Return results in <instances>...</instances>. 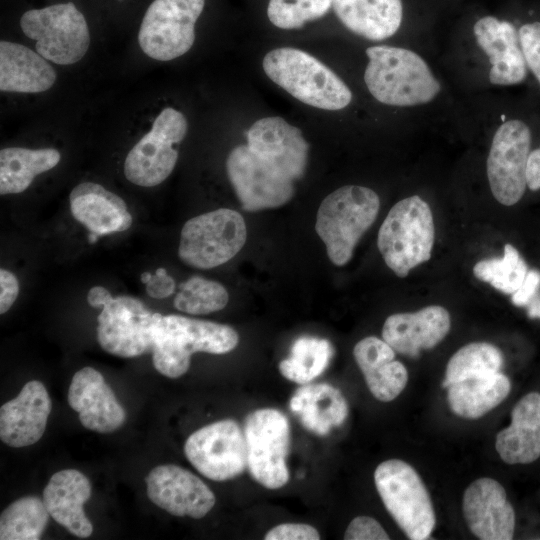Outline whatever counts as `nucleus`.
<instances>
[{
  "instance_id": "obj_1",
  "label": "nucleus",
  "mask_w": 540,
  "mask_h": 540,
  "mask_svg": "<svg viewBox=\"0 0 540 540\" xmlns=\"http://www.w3.org/2000/svg\"><path fill=\"white\" fill-rule=\"evenodd\" d=\"M369 62L365 84L379 102L391 106H415L431 102L440 84L417 53L387 45L367 48Z\"/></svg>"
},
{
  "instance_id": "obj_2",
  "label": "nucleus",
  "mask_w": 540,
  "mask_h": 540,
  "mask_svg": "<svg viewBox=\"0 0 540 540\" xmlns=\"http://www.w3.org/2000/svg\"><path fill=\"white\" fill-rule=\"evenodd\" d=\"M239 342L229 325L171 314L157 323L152 350L155 369L168 378H179L190 367L196 352L226 354Z\"/></svg>"
},
{
  "instance_id": "obj_3",
  "label": "nucleus",
  "mask_w": 540,
  "mask_h": 540,
  "mask_svg": "<svg viewBox=\"0 0 540 540\" xmlns=\"http://www.w3.org/2000/svg\"><path fill=\"white\" fill-rule=\"evenodd\" d=\"M266 75L297 100L315 108L340 110L352 99L348 86L309 53L281 47L269 51L262 62Z\"/></svg>"
},
{
  "instance_id": "obj_4",
  "label": "nucleus",
  "mask_w": 540,
  "mask_h": 540,
  "mask_svg": "<svg viewBox=\"0 0 540 540\" xmlns=\"http://www.w3.org/2000/svg\"><path fill=\"white\" fill-rule=\"evenodd\" d=\"M380 199L368 187L346 185L326 196L316 216L315 230L336 266L349 262L363 234L375 221Z\"/></svg>"
},
{
  "instance_id": "obj_5",
  "label": "nucleus",
  "mask_w": 540,
  "mask_h": 540,
  "mask_svg": "<svg viewBox=\"0 0 540 540\" xmlns=\"http://www.w3.org/2000/svg\"><path fill=\"white\" fill-rule=\"evenodd\" d=\"M435 238L431 209L417 195L397 202L378 231L377 246L386 265L398 276L428 261Z\"/></svg>"
},
{
  "instance_id": "obj_6",
  "label": "nucleus",
  "mask_w": 540,
  "mask_h": 540,
  "mask_svg": "<svg viewBox=\"0 0 540 540\" xmlns=\"http://www.w3.org/2000/svg\"><path fill=\"white\" fill-rule=\"evenodd\" d=\"M374 482L385 508L406 536L412 540L429 538L436 516L416 470L402 460H386L375 469Z\"/></svg>"
},
{
  "instance_id": "obj_7",
  "label": "nucleus",
  "mask_w": 540,
  "mask_h": 540,
  "mask_svg": "<svg viewBox=\"0 0 540 540\" xmlns=\"http://www.w3.org/2000/svg\"><path fill=\"white\" fill-rule=\"evenodd\" d=\"M246 223L240 213L220 208L189 219L182 227L178 256L183 263L210 269L231 260L246 242Z\"/></svg>"
},
{
  "instance_id": "obj_8",
  "label": "nucleus",
  "mask_w": 540,
  "mask_h": 540,
  "mask_svg": "<svg viewBox=\"0 0 540 540\" xmlns=\"http://www.w3.org/2000/svg\"><path fill=\"white\" fill-rule=\"evenodd\" d=\"M20 27L36 42V52L58 65L80 61L90 45L86 19L72 2L28 10L21 16Z\"/></svg>"
},
{
  "instance_id": "obj_9",
  "label": "nucleus",
  "mask_w": 540,
  "mask_h": 540,
  "mask_svg": "<svg viewBox=\"0 0 540 540\" xmlns=\"http://www.w3.org/2000/svg\"><path fill=\"white\" fill-rule=\"evenodd\" d=\"M247 468L252 478L267 489H279L290 478L287 456L290 425L287 417L274 408H261L245 419Z\"/></svg>"
},
{
  "instance_id": "obj_10",
  "label": "nucleus",
  "mask_w": 540,
  "mask_h": 540,
  "mask_svg": "<svg viewBox=\"0 0 540 540\" xmlns=\"http://www.w3.org/2000/svg\"><path fill=\"white\" fill-rule=\"evenodd\" d=\"M187 128L183 113L164 108L151 129L128 152L123 167L127 180L141 187H153L166 180L177 163L175 146L182 142Z\"/></svg>"
},
{
  "instance_id": "obj_11",
  "label": "nucleus",
  "mask_w": 540,
  "mask_h": 540,
  "mask_svg": "<svg viewBox=\"0 0 540 540\" xmlns=\"http://www.w3.org/2000/svg\"><path fill=\"white\" fill-rule=\"evenodd\" d=\"M205 0H154L142 19L138 42L142 51L158 61L188 52L195 41V23Z\"/></svg>"
},
{
  "instance_id": "obj_12",
  "label": "nucleus",
  "mask_w": 540,
  "mask_h": 540,
  "mask_svg": "<svg viewBox=\"0 0 540 540\" xmlns=\"http://www.w3.org/2000/svg\"><path fill=\"white\" fill-rule=\"evenodd\" d=\"M161 314L151 312L134 297L118 296L98 316L97 339L109 354L131 358L152 353Z\"/></svg>"
},
{
  "instance_id": "obj_13",
  "label": "nucleus",
  "mask_w": 540,
  "mask_h": 540,
  "mask_svg": "<svg viewBox=\"0 0 540 540\" xmlns=\"http://www.w3.org/2000/svg\"><path fill=\"white\" fill-rule=\"evenodd\" d=\"M188 461L203 476L214 481L233 479L247 468L244 431L233 419L210 423L186 440Z\"/></svg>"
},
{
  "instance_id": "obj_14",
  "label": "nucleus",
  "mask_w": 540,
  "mask_h": 540,
  "mask_svg": "<svg viewBox=\"0 0 540 540\" xmlns=\"http://www.w3.org/2000/svg\"><path fill=\"white\" fill-rule=\"evenodd\" d=\"M530 145V129L521 120L506 121L493 136L487 177L494 198L503 205L516 204L525 192Z\"/></svg>"
},
{
  "instance_id": "obj_15",
  "label": "nucleus",
  "mask_w": 540,
  "mask_h": 540,
  "mask_svg": "<svg viewBox=\"0 0 540 540\" xmlns=\"http://www.w3.org/2000/svg\"><path fill=\"white\" fill-rule=\"evenodd\" d=\"M226 170L246 211L277 208L294 195V181L256 155L247 144L232 149L226 160Z\"/></svg>"
},
{
  "instance_id": "obj_16",
  "label": "nucleus",
  "mask_w": 540,
  "mask_h": 540,
  "mask_svg": "<svg viewBox=\"0 0 540 540\" xmlns=\"http://www.w3.org/2000/svg\"><path fill=\"white\" fill-rule=\"evenodd\" d=\"M148 498L174 516L203 518L214 507L215 495L195 474L174 464L153 468L146 477Z\"/></svg>"
},
{
  "instance_id": "obj_17",
  "label": "nucleus",
  "mask_w": 540,
  "mask_h": 540,
  "mask_svg": "<svg viewBox=\"0 0 540 540\" xmlns=\"http://www.w3.org/2000/svg\"><path fill=\"white\" fill-rule=\"evenodd\" d=\"M247 146L291 180L306 170L309 144L301 130L278 116L257 120L246 133Z\"/></svg>"
},
{
  "instance_id": "obj_18",
  "label": "nucleus",
  "mask_w": 540,
  "mask_h": 540,
  "mask_svg": "<svg viewBox=\"0 0 540 540\" xmlns=\"http://www.w3.org/2000/svg\"><path fill=\"white\" fill-rule=\"evenodd\" d=\"M463 515L470 531L482 540H510L515 512L503 486L491 478H479L465 490Z\"/></svg>"
},
{
  "instance_id": "obj_19",
  "label": "nucleus",
  "mask_w": 540,
  "mask_h": 540,
  "mask_svg": "<svg viewBox=\"0 0 540 540\" xmlns=\"http://www.w3.org/2000/svg\"><path fill=\"white\" fill-rule=\"evenodd\" d=\"M68 403L81 424L92 431L111 433L125 422L126 412L100 372L92 367L77 371L68 390Z\"/></svg>"
},
{
  "instance_id": "obj_20",
  "label": "nucleus",
  "mask_w": 540,
  "mask_h": 540,
  "mask_svg": "<svg viewBox=\"0 0 540 540\" xmlns=\"http://www.w3.org/2000/svg\"><path fill=\"white\" fill-rule=\"evenodd\" d=\"M51 412V399L40 381H30L0 408V438L6 445L30 446L43 436Z\"/></svg>"
},
{
  "instance_id": "obj_21",
  "label": "nucleus",
  "mask_w": 540,
  "mask_h": 540,
  "mask_svg": "<svg viewBox=\"0 0 540 540\" xmlns=\"http://www.w3.org/2000/svg\"><path fill=\"white\" fill-rule=\"evenodd\" d=\"M473 32L478 46L492 65L489 71L492 84L513 85L525 79L527 64L518 31L512 23L485 16L476 21Z\"/></svg>"
},
{
  "instance_id": "obj_22",
  "label": "nucleus",
  "mask_w": 540,
  "mask_h": 540,
  "mask_svg": "<svg viewBox=\"0 0 540 540\" xmlns=\"http://www.w3.org/2000/svg\"><path fill=\"white\" fill-rule=\"evenodd\" d=\"M449 312L442 306L430 305L412 313H396L384 322L382 338L395 352L417 358L422 349H431L448 334Z\"/></svg>"
},
{
  "instance_id": "obj_23",
  "label": "nucleus",
  "mask_w": 540,
  "mask_h": 540,
  "mask_svg": "<svg viewBox=\"0 0 540 540\" xmlns=\"http://www.w3.org/2000/svg\"><path fill=\"white\" fill-rule=\"evenodd\" d=\"M90 496L89 479L75 469L56 472L43 490V502L50 516L79 538H87L93 532L83 509Z\"/></svg>"
},
{
  "instance_id": "obj_24",
  "label": "nucleus",
  "mask_w": 540,
  "mask_h": 540,
  "mask_svg": "<svg viewBox=\"0 0 540 540\" xmlns=\"http://www.w3.org/2000/svg\"><path fill=\"white\" fill-rule=\"evenodd\" d=\"M73 217L98 236L127 230L132 216L124 200L94 182L76 185L69 195Z\"/></svg>"
},
{
  "instance_id": "obj_25",
  "label": "nucleus",
  "mask_w": 540,
  "mask_h": 540,
  "mask_svg": "<svg viewBox=\"0 0 540 540\" xmlns=\"http://www.w3.org/2000/svg\"><path fill=\"white\" fill-rule=\"evenodd\" d=\"M353 355L376 399L389 402L403 391L408 382L407 369L395 360V351L386 341L365 337L356 343Z\"/></svg>"
},
{
  "instance_id": "obj_26",
  "label": "nucleus",
  "mask_w": 540,
  "mask_h": 540,
  "mask_svg": "<svg viewBox=\"0 0 540 540\" xmlns=\"http://www.w3.org/2000/svg\"><path fill=\"white\" fill-rule=\"evenodd\" d=\"M495 448L508 464H528L540 457V393L530 392L516 403L511 424L497 434Z\"/></svg>"
},
{
  "instance_id": "obj_27",
  "label": "nucleus",
  "mask_w": 540,
  "mask_h": 540,
  "mask_svg": "<svg viewBox=\"0 0 540 540\" xmlns=\"http://www.w3.org/2000/svg\"><path fill=\"white\" fill-rule=\"evenodd\" d=\"M56 71L38 52L15 42H0V90L40 93L49 90Z\"/></svg>"
},
{
  "instance_id": "obj_28",
  "label": "nucleus",
  "mask_w": 540,
  "mask_h": 540,
  "mask_svg": "<svg viewBox=\"0 0 540 540\" xmlns=\"http://www.w3.org/2000/svg\"><path fill=\"white\" fill-rule=\"evenodd\" d=\"M289 406L308 431L326 436L346 420L349 407L339 389L328 383L304 384L292 395Z\"/></svg>"
},
{
  "instance_id": "obj_29",
  "label": "nucleus",
  "mask_w": 540,
  "mask_h": 540,
  "mask_svg": "<svg viewBox=\"0 0 540 540\" xmlns=\"http://www.w3.org/2000/svg\"><path fill=\"white\" fill-rule=\"evenodd\" d=\"M340 22L351 32L372 41H381L399 29L401 0H333Z\"/></svg>"
},
{
  "instance_id": "obj_30",
  "label": "nucleus",
  "mask_w": 540,
  "mask_h": 540,
  "mask_svg": "<svg viewBox=\"0 0 540 540\" xmlns=\"http://www.w3.org/2000/svg\"><path fill=\"white\" fill-rule=\"evenodd\" d=\"M448 388L447 400L458 416L477 419L498 406L509 394V378L500 373L469 378Z\"/></svg>"
},
{
  "instance_id": "obj_31",
  "label": "nucleus",
  "mask_w": 540,
  "mask_h": 540,
  "mask_svg": "<svg viewBox=\"0 0 540 540\" xmlns=\"http://www.w3.org/2000/svg\"><path fill=\"white\" fill-rule=\"evenodd\" d=\"M61 154L54 148L8 147L0 151V194L25 191L34 178L54 168Z\"/></svg>"
},
{
  "instance_id": "obj_32",
  "label": "nucleus",
  "mask_w": 540,
  "mask_h": 540,
  "mask_svg": "<svg viewBox=\"0 0 540 540\" xmlns=\"http://www.w3.org/2000/svg\"><path fill=\"white\" fill-rule=\"evenodd\" d=\"M333 354L328 340L303 336L294 341L290 356L279 363L278 369L287 380L308 384L325 371Z\"/></svg>"
},
{
  "instance_id": "obj_33",
  "label": "nucleus",
  "mask_w": 540,
  "mask_h": 540,
  "mask_svg": "<svg viewBox=\"0 0 540 540\" xmlns=\"http://www.w3.org/2000/svg\"><path fill=\"white\" fill-rule=\"evenodd\" d=\"M49 512L35 496H25L11 503L0 515L1 540H38L49 520Z\"/></svg>"
},
{
  "instance_id": "obj_34",
  "label": "nucleus",
  "mask_w": 540,
  "mask_h": 540,
  "mask_svg": "<svg viewBox=\"0 0 540 540\" xmlns=\"http://www.w3.org/2000/svg\"><path fill=\"white\" fill-rule=\"evenodd\" d=\"M504 357L499 348L487 342H473L461 347L447 363L443 386L500 371Z\"/></svg>"
},
{
  "instance_id": "obj_35",
  "label": "nucleus",
  "mask_w": 540,
  "mask_h": 540,
  "mask_svg": "<svg viewBox=\"0 0 540 540\" xmlns=\"http://www.w3.org/2000/svg\"><path fill=\"white\" fill-rule=\"evenodd\" d=\"M528 267L517 249L506 244L501 258L484 259L473 267L474 276L505 294H513L522 284Z\"/></svg>"
},
{
  "instance_id": "obj_36",
  "label": "nucleus",
  "mask_w": 540,
  "mask_h": 540,
  "mask_svg": "<svg viewBox=\"0 0 540 540\" xmlns=\"http://www.w3.org/2000/svg\"><path fill=\"white\" fill-rule=\"evenodd\" d=\"M228 300V292L222 284L193 276L180 284L173 303L179 311L204 315L223 309Z\"/></svg>"
},
{
  "instance_id": "obj_37",
  "label": "nucleus",
  "mask_w": 540,
  "mask_h": 540,
  "mask_svg": "<svg viewBox=\"0 0 540 540\" xmlns=\"http://www.w3.org/2000/svg\"><path fill=\"white\" fill-rule=\"evenodd\" d=\"M332 5L333 0H269L267 16L278 28L297 29L323 17Z\"/></svg>"
},
{
  "instance_id": "obj_38",
  "label": "nucleus",
  "mask_w": 540,
  "mask_h": 540,
  "mask_svg": "<svg viewBox=\"0 0 540 540\" xmlns=\"http://www.w3.org/2000/svg\"><path fill=\"white\" fill-rule=\"evenodd\" d=\"M518 34L526 64L540 84V22L524 24Z\"/></svg>"
},
{
  "instance_id": "obj_39",
  "label": "nucleus",
  "mask_w": 540,
  "mask_h": 540,
  "mask_svg": "<svg viewBox=\"0 0 540 540\" xmlns=\"http://www.w3.org/2000/svg\"><path fill=\"white\" fill-rule=\"evenodd\" d=\"M345 540H388L387 532L381 524L372 517H355L348 525L345 533Z\"/></svg>"
},
{
  "instance_id": "obj_40",
  "label": "nucleus",
  "mask_w": 540,
  "mask_h": 540,
  "mask_svg": "<svg viewBox=\"0 0 540 540\" xmlns=\"http://www.w3.org/2000/svg\"><path fill=\"white\" fill-rule=\"evenodd\" d=\"M265 540H319L318 530L304 523H283L271 528Z\"/></svg>"
},
{
  "instance_id": "obj_41",
  "label": "nucleus",
  "mask_w": 540,
  "mask_h": 540,
  "mask_svg": "<svg viewBox=\"0 0 540 540\" xmlns=\"http://www.w3.org/2000/svg\"><path fill=\"white\" fill-rule=\"evenodd\" d=\"M540 287V271L528 270L520 287L512 294L511 301L515 306L523 307L535 298Z\"/></svg>"
},
{
  "instance_id": "obj_42",
  "label": "nucleus",
  "mask_w": 540,
  "mask_h": 540,
  "mask_svg": "<svg viewBox=\"0 0 540 540\" xmlns=\"http://www.w3.org/2000/svg\"><path fill=\"white\" fill-rule=\"evenodd\" d=\"M19 294V283L16 276L5 269L0 270V313H6Z\"/></svg>"
},
{
  "instance_id": "obj_43",
  "label": "nucleus",
  "mask_w": 540,
  "mask_h": 540,
  "mask_svg": "<svg viewBox=\"0 0 540 540\" xmlns=\"http://www.w3.org/2000/svg\"><path fill=\"white\" fill-rule=\"evenodd\" d=\"M175 290V282L166 269L158 268L155 275L146 283L147 294L155 299L169 297Z\"/></svg>"
},
{
  "instance_id": "obj_44",
  "label": "nucleus",
  "mask_w": 540,
  "mask_h": 540,
  "mask_svg": "<svg viewBox=\"0 0 540 540\" xmlns=\"http://www.w3.org/2000/svg\"><path fill=\"white\" fill-rule=\"evenodd\" d=\"M526 178L530 190L540 189V148L533 150L529 154Z\"/></svg>"
},
{
  "instance_id": "obj_45",
  "label": "nucleus",
  "mask_w": 540,
  "mask_h": 540,
  "mask_svg": "<svg viewBox=\"0 0 540 540\" xmlns=\"http://www.w3.org/2000/svg\"><path fill=\"white\" fill-rule=\"evenodd\" d=\"M112 299L110 292L102 286L92 287L87 294L88 304L93 308H103Z\"/></svg>"
},
{
  "instance_id": "obj_46",
  "label": "nucleus",
  "mask_w": 540,
  "mask_h": 540,
  "mask_svg": "<svg viewBox=\"0 0 540 540\" xmlns=\"http://www.w3.org/2000/svg\"><path fill=\"white\" fill-rule=\"evenodd\" d=\"M527 314L532 319H534V318L540 319V297L539 298H534L528 304Z\"/></svg>"
},
{
  "instance_id": "obj_47",
  "label": "nucleus",
  "mask_w": 540,
  "mask_h": 540,
  "mask_svg": "<svg viewBox=\"0 0 540 540\" xmlns=\"http://www.w3.org/2000/svg\"><path fill=\"white\" fill-rule=\"evenodd\" d=\"M152 277V274L148 273V272H144L142 273L141 275V282L146 284Z\"/></svg>"
}]
</instances>
